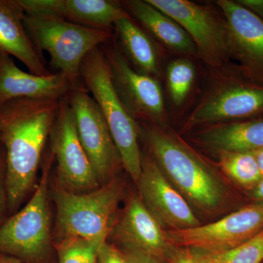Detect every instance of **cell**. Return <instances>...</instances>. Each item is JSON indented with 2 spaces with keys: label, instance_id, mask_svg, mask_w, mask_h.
Instances as JSON below:
<instances>
[{
  "label": "cell",
  "instance_id": "obj_1",
  "mask_svg": "<svg viewBox=\"0 0 263 263\" xmlns=\"http://www.w3.org/2000/svg\"><path fill=\"white\" fill-rule=\"evenodd\" d=\"M60 102L17 98L0 105V140L5 152L9 216L18 212L37 186L38 171Z\"/></svg>",
  "mask_w": 263,
  "mask_h": 263
},
{
  "label": "cell",
  "instance_id": "obj_2",
  "mask_svg": "<svg viewBox=\"0 0 263 263\" xmlns=\"http://www.w3.org/2000/svg\"><path fill=\"white\" fill-rule=\"evenodd\" d=\"M138 123L147 152L191 207L212 215L235 202L220 175L175 132L168 127Z\"/></svg>",
  "mask_w": 263,
  "mask_h": 263
},
{
  "label": "cell",
  "instance_id": "obj_3",
  "mask_svg": "<svg viewBox=\"0 0 263 263\" xmlns=\"http://www.w3.org/2000/svg\"><path fill=\"white\" fill-rule=\"evenodd\" d=\"M126 188L125 180L119 176L97 190L82 194L67 191L54 180L51 186L56 205L53 242L73 238L100 243L106 241Z\"/></svg>",
  "mask_w": 263,
  "mask_h": 263
},
{
  "label": "cell",
  "instance_id": "obj_4",
  "mask_svg": "<svg viewBox=\"0 0 263 263\" xmlns=\"http://www.w3.org/2000/svg\"><path fill=\"white\" fill-rule=\"evenodd\" d=\"M51 152L45 159L42 176L27 203L0 227V253L24 263H48L53 247L49 205Z\"/></svg>",
  "mask_w": 263,
  "mask_h": 263
},
{
  "label": "cell",
  "instance_id": "obj_5",
  "mask_svg": "<svg viewBox=\"0 0 263 263\" xmlns=\"http://www.w3.org/2000/svg\"><path fill=\"white\" fill-rule=\"evenodd\" d=\"M80 78L106 121L119 150L123 168L136 184L141 174L139 125L116 92L108 62L101 48H95L85 57L81 65Z\"/></svg>",
  "mask_w": 263,
  "mask_h": 263
},
{
  "label": "cell",
  "instance_id": "obj_6",
  "mask_svg": "<svg viewBox=\"0 0 263 263\" xmlns=\"http://www.w3.org/2000/svg\"><path fill=\"white\" fill-rule=\"evenodd\" d=\"M24 23L38 52H47L52 67L76 86L84 84L80 68L85 57L114 36L112 31L78 25L51 15L26 13Z\"/></svg>",
  "mask_w": 263,
  "mask_h": 263
},
{
  "label": "cell",
  "instance_id": "obj_7",
  "mask_svg": "<svg viewBox=\"0 0 263 263\" xmlns=\"http://www.w3.org/2000/svg\"><path fill=\"white\" fill-rule=\"evenodd\" d=\"M108 62L114 89L137 122L167 126V114L158 79L135 70L114 36L100 46Z\"/></svg>",
  "mask_w": 263,
  "mask_h": 263
},
{
  "label": "cell",
  "instance_id": "obj_8",
  "mask_svg": "<svg viewBox=\"0 0 263 263\" xmlns=\"http://www.w3.org/2000/svg\"><path fill=\"white\" fill-rule=\"evenodd\" d=\"M263 116V86L235 73L215 83L203 95L184 123V129L235 122Z\"/></svg>",
  "mask_w": 263,
  "mask_h": 263
},
{
  "label": "cell",
  "instance_id": "obj_9",
  "mask_svg": "<svg viewBox=\"0 0 263 263\" xmlns=\"http://www.w3.org/2000/svg\"><path fill=\"white\" fill-rule=\"evenodd\" d=\"M263 230V203L252 202L219 220L190 229L167 231L176 247L216 254L235 248Z\"/></svg>",
  "mask_w": 263,
  "mask_h": 263
},
{
  "label": "cell",
  "instance_id": "obj_10",
  "mask_svg": "<svg viewBox=\"0 0 263 263\" xmlns=\"http://www.w3.org/2000/svg\"><path fill=\"white\" fill-rule=\"evenodd\" d=\"M50 140V152L57 163L55 181L62 187L71 193L82 194L101 186L81 144L67 97L60 100Z\"/></svg>",
  "mask_w": 263,
  "mask_h": 263
},
{
  "label": "cell",
  "instance_id": "obj_11",
  "mask_svg": "<svg viewBox=\"0 0 263 263\" xmlns=\"http://www.w3.org/2000/svg\"><path fill=\"white\" fill-rule=\"evenodd\" d=\"M67 98L75 117L81 144L100 183H106L123 168L106 121L84 84L72 90Z\"/></svg>",
  "mask_w": 263,
  "mask_h": 263
},
{
  "label": "cell",
  "instance_id": "obj_12",
  "mask_svg": "<svg viewBox=\"0 0 263 263\" xmlns=\"http://www.w3.org/2000/svg\"><path fill=\"white\" fill-rule=\"evenodd\" d=\"M179 24L193 40L197 56L212 67H219L230 57L226 21L205 6L188 0H146Z\"/></svg>",
  "mask_w": 263,
  "mask_h": 263
},
{
  "label": "cell",
  "instance_id": "obj_13",
  "mask_svg": "<svg viewBox=\"0 0 263 263\" xmlns=\"http://www.w3.org/2000/svg\"><path fill=\"white\" fill-rule=\"evenodd\" d=\"M136 186L145 207L166 231L190 229L201 224L193 208L147 152L141 154V174Z\"/></svg>",
  "mask_w": 263,
  "mask_h": 263
},
{
  "label": "cell",
  "instance_id": "obj_14",
  "mask_svg": "<svg viewBox=\"0 0 263 263\" xmlns=\"http://www.w3.org/2000/svg\"><path fill=\"white\" fill-rule=\"evenodd\" d=\"M228 32L230 59L250 82L263 86V21L236 1L219 0Z\"/></svg>",
  "mask_w": 263,
  "mask_h": 263
},
{
  "label": "cell",
  "instance_id": "obj_15",
  "mask_svg": "<svg viewBox=\"0 0 263 263\" xmlns=\"http://www.w3.org/2000/svg\"><path fill=\"white\" fill-rule=\"evenodd\" d=\"M107 240L123 250L139 251L162 259L167 258L174 248L167 231L156 221L135 192L129 193Z\"/></svg>",
  "mask_w": 263,
  "mask_h": 263
},
{
  "label": "cell",
  "instance_id": "obj_16",
  "mask_svg": "<svg viewBox=\"0 0 263 263\" xmlns=\"http://www.w3.org/2000/svg\"><path fill=\"white\" fill-rule=\"evenodd\" d=\"M27 14L51 15L89 28L114 32V24L130 17L113 0H19Z\"/></svg>",
  "mask_w": 263,
  "mask_h": 263
},
{
  "label": "cell",
  "instance_id": "obj_17",
  "mask_svg": "<svg viewBox=\"0 0 263 263\" xmlns=\"http://www.w3.org/2000/svg\"><path fill=\"white\" fill-rule=\"evenodd\" d=\"M61 72L40 76L24 72L0 48V105L17 98L57 99L68 96L76 88Z\"/></svg>",
  "mask_w": 263,
  "mask_h": 263
},
{
  "label": "cell",
  "instance_id": "obj_18",
  "mask_svg": "<svg viewBox=\"0 0 263 263\" xmlns=\"http://www.w3.org/2000/svg\"><path fill=\"white\" fill-rule=\"evenodd\" d=\"M25 15L19 0H0V48L10 56L16 57L31 73L51 76L42 55L25 28Z\"/></svg>",
  "mask_w": 263,
  "mask_h": 263
},
{
  "label": "cell",
  "instance_id": "obj_19",
  "mask_svg": "<svg viewBox=\"0 0 263 263\" xmlns=\"http://www.w3.org/2000/svg\"><path fill=\"white\" fill-rule=\"evenodd\" d=\"M122 4L137 23L170 50L184 56H197L196 46L184 29L146 0H126Z\"/></svg>",
  "mask_w": 263,
  "mask_h": 263
},
{
  "label": "cell",
  "instance_id": "obj_20",
  "mask_svg": "<svg viewBox=\"0 0 263 263\" xmlns=\"http://www.w3.org/2000/svg\"><path fill=\"white\" fill-rule=\"evenodd\" d=\"M195 139L217 153L257 152L263 148V116L216 124L199 132Z\"/></svg>",
  "mask_w": 263,
  "mask_h": 263
},
{
  "label": "cell",
  "instance_id": "obj_21",
  "mask_svg": "<svg viewBox=\"0 0 263 263\" xmlns=\"http://www.w3.org/2000/svg\"><path fill=\"white\" fill-rule=\"evenodd\" d=\"M114 37L132 67L138 72L158 79L160 55L153 37L132 17L114 24Z\"/></svg>",
  "mask_w": 263,
  "mask_h": 263
},
{
  "label": "cell",
  "instance_id": "obj_22",
  "mask_svg": "<svg viewBox=\"0 0 263 263\" xmlns=\"http://www.w3.org/2000/svg\"><path fill=\"white\" fill-rule=\"evenodd\" d=\"M218 155L221 171L248 193L262 179L254 152H221Z\"/></svg>",
  "mask_w": 263,
  "mask_h": 263
},
{
  "label": "cell",
  "instance_id": "obj_23",
  "mask_svg": "<svg viewBox=\"0 0 263 263\" xmlns=\"http://www.w3.org/2000/svg\"><path fill=\"white\" fill-rule=\"evenodd\" d=\"M194 263H262L263 230L238 247L216 254H196Z\"/></svg>",
  "mask_w": 263,
  "mask_h": 263
},
{
  "label": "cell",
  "instance_id": "obj_24",
  "mask_svg": "<svg viewBox=\"0 0 263 263\" xmlns=\"http://www.w3.org/2000/svg\"><path fill=\"white\" fill-rule=\"evenodd\" d=\"M195 78V67L187 59L174 60L167 69L169 94L176 106L182 105L191 89Z\"/></svg>",
  "mask_w": 263,
  "mask_h": 263
},
{
  "label": "cell",
  "instance_id": "obj_25",
  "mask_svg": "<svg viewBox=\"0 0 263 263\" xmlns=\"http://www.w3.org/2000/svg\"><path fill=\"white\" fill-rule=\"evenodd\" d=\"M101 245L98 242L77 238L53 242L59 263H97L98 249Z\"/></svg>",
  "mask_w": 263,
  "mask_h": 263
},
{
  "label": "cell",
  "instance_id": "obj_26",
  "mask_svg": "<svg viewBox=\"0 0 263 263\" xmlns=\"http://www.w3.org/2000/svg\"><path fill=\"white\" fill-rule=\"evenodd\" d=\"M97 263H127L122 250L108 240L98 249Z\"/></svg>",
  "mask_w": 263,
  "mask_h": 263
},
{
  "label": "cell",
  "instance_id": "obj_27",
  "mask_svg": "<svg viewBox=\"0 0 263 263\" xmlns=\"http://www.w3.org/2000/svg\"><path fill=\"white\" fill-rule=\"evenodd\" d=\"M5 152L4 148L0 151V227L9 216L8 200L5 183Z\"/></svg>",
  "mask_w": 263,
  "mask_h": 263
},
{
  "label": "cell",
  "instance_id": "obj_28",
  "mask_svg": "<svg viewBox=\"0 0 263 263\" xmlns=\"http://www.w3.org/2000/svg\"><path fill=\"white\" fill-rule=\"evenodd\" d=\"M127 263H168L166 259L158 258L150 254L135 250H123Z\"/></svg>",
  "mask_w": 263,
  "mask_h": 263
},
{
  "label": "cell",
  "instance_id": "obj_29",
  "mask_svg": "<svg viewBox=\"0 0 263 263\" xmlns=\"http://www.w3.org/2000/svg\"><path fill=\"white\" fill-rule=\"evenodd\" d=\"M236 2L263 21V0H237Z\"/></svg>",
  "mask_w": 263,
  "mask_h": 263
},
{
  "label": "cell",
  "instance_id": "obj_30",
  "mask_svg": "<svg viewBox=\"0 0 263 263\" xmlns=\"http://www.w3.org/2000/svg\"><path fill=\"white\" fill-rule=\"evenodd\" d=\"M249 196L252 202H262L263 203V179L255 188L249 192Z\"/></svg>",
  "mask_w": 263,
  "mask_h": 263
},
{
  "label": "cell",
  "instance_id": "obj_31",
  "mask_svg": "<svg viewBox=\"0 0 263 263\" xmlns=\"http://www.w3.org/2000/svg\"><path fill=\"white\" fill-rule=\"evenodd\" d=\"M0 263H24L20 259L15 258L11 256L0 253Z\"/></svg>",
  "mask_w": 263,
  "mask_h": 263
},
{
  "label": "cell",
  "instance_id": "obj_32",
  "mask_svg": "<svg viewBox=\"0 0 263 263\" xmlns=\"http://www.w3.org/2000/svg\"><path fill=\"white\" fill-rule=\"evenodd\" d=\"M256 160H257V164H258L259 171H260L261 175L263 179V148L254 152Z\"/></svg>",
  "mask_w": 263,
  "mask_h": 263
},
{
  "label": "cell",
  "instance_id": "obj_33",
  "mask_svg": "<svg viewBox=\"0 0 263 263\" xmlns=\"http://www.w3.org/2000/svg\"><path fill=\"white\" fill-rule=\"evenodd\" d=\"M176 263H194L193 255L187 251V252L180 256L177 260H176Z\"/></svg>",
  "mask_w": 263,
  "mask_h": 263
},
{
  "label": "cell",
  "instance_id": "obj_34",
  "mask_svg": "<svg viewBox=\"0 0 263 263\" xmlns=\"http://www.w3.org/2000/svg\"><path fill=\"white\" fill-rule=\"evenodd\" d=\"M2 148H3V145H2L1 140H0V151L2 150Z\"/></svg>",
  "mask_w": 263,
  "mask_h": 263
},
{
  "label": "cell",
  "instance_id": "obj_35",
  "mask_svg": "<svg viewBox=\"0 0 263 263\" xmlns=\"http://www.w3.org/2000/svg\"><path fill=\"white\" fill-rule=\"evenodd\" d=\"M263 263V262H262Z\"/></svg>",
  "mask_w": 263,
  "mask_h": 263
}]
</instances>
